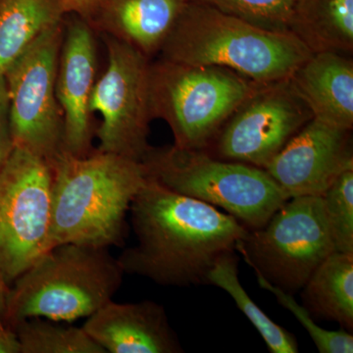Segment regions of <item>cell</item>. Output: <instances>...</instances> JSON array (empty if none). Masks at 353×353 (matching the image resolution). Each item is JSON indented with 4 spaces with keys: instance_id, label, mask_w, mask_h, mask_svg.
I'll return each instance as SVG.
<instances>
[{
    "instance_id": "6da1fadb",
    "label": "cell",
    "mask_w": 353,
    "mask_h": 353,
    "mask_svg": "<svg viewBox=\"0 0 353 353\" xmlns=\"http://www.w3.org/2000/svg\"><path fill=\"white\" fill-rule=\"evenodd\" d=\"M130 211L138 243L121 253L118 262L124 273L164 287L208 285L216 262L236 252L248 231L233 216L150 178Z\"/></svg>"
},
{
    "instance_id": "7a4b0ae2",
    "label": "cell",
    "mask_w": 353,
    "mask_h": 353,
    "mask_svg": "<svg viewBox=\"0 0 353 353\" xmlns=\"http://www.w3.org/2000/svg\"><path fill=\"white\" fill-rule=\"evenodd\" d=\"M50 164V248L62 243L124 245L128 211L148 180L145 165L99 150L82 157L60 152Z\"/></svg>"
},
{
    "instance_id": "3957f363",
    "label": "cell",
    "mask_w": 353,
    "mask_h": 353,
    "mask_svg": "<svg viewBox=\"0 0 353 353\" xmlns=\"http://www.w3.org/2000/svg\"><path fill=\"white\" fill-rule=\"evenodd\" d=\"M162 59L219 67L259 83L289 79L312 55L290 32L262 29L190 0L165 39Z\"/></svg>"
},
{
    "instance_id": "277c9868",
    "label": "cell",
    "mask_w": 353,
    "mask_h": 353,
    "mask_svg": "<svg viewBox=\"0 0 353 353\" xmlns=\"http://www.w3.org/2000/svg\"><path fill=\"white\" fill-rule=\"evenodd\" d=\"M124 271L108 248L62 243L50 248L7 290L4 322L34 317L73 322L112 301Z\"/></svg>"
},
{
    "instance_id": "5b68a950",
    "label": "cell",
    "mask_w": 353,
    "mask_h": 353,
    "mask_svg": "<svg viewBox=\"0 0 353 353\" xmlns=\"http://www.w3.org/2000/svg\"><path fill=\"white\" fill-rule=\"evenodd\" d=\"M141 163L148 178L222 209L248 230L263 227L290 199L264 169L220 159L206 150L150 146Z\"/></svg>"
},
{
    "instance_id": "8992f818",
    "label": "cell",
    "mask_w": 353,
    "mask_h": 353,
    "mask_svg": "<svg viewBox=\"0 0 353 353\" xmlns=\"http://www.w3.org/2000/svg\"><path fill=\"white\" fill-rule=\"evenodd\" d=\"M265 83L230 70L160 59L150 67V110L170 127L174 145L206 150L241 104Z\"/></svg>"
},
{
    "instance_id": "52a82bcc",
    "label": "cell",
    "mask_w": 353,
    "mask_h": 353,
    "mask_svg": "<svg viewBox=\"0 0 353 353\" xmlns=\"http://www.w3.org/2000/svg\"><path fill=\"white\" fill-rule=\"evenodd\" d=\"M236 252L255 276L288 294L299 292L336 252L322 196L290 197L263 227L248 230Z\"/></svg>"
},
{
    "instance_id": "ba28073f",
    "label": "cell",
    "mask_w": 353,
    "mask_h": 353,
    "mask_svg": "<svg viewBox=\"0 0 353 353\" xmlns=\"http://www.w3.org/2000/svg\"><path fill=\"white\" fill-rule=\"evenodd\" d=\"M50 162L15 146L0 170V285L8 290L50 248Z\"/></svg>"
},
{
    "instance_id": "9c48e42d",
    "label": "cell",
    "mask_w": 353,
    "mask_h": 353,
    "mask_svg": "<svg viewBox=\"0 0 353 353\" xmlns=\"http://www.w3.org/2000/svg\"><path fill=\"white\" fill-rule=\"evenodd\" d=\"M63 25L43 32L4 74L14 145L50 163L61 152L63 134L55 87Z\"/></svg>"
},
{
    "instance_id": "30bf717a",
    "label": "cell",
    "mask_w": 353,
    "mask_h": 353,
    "mask_svg": "<svg viewBox=\"0 0 353 353\" xmlns=\"http://www.w3.org/2000/svg\"><path fill=\"white\" fill-rule=\"evenodd\" d=\"M108 64L94 83L90 114L101 122L95 132L99 152L113 153L141 162L148 145L150 110L148 58L124 41L104 34Z\"/></svg>"
},
{
    "instance_id": "8fae6325",
    "label": "cell",
    "mask_w": 353,
    "mask_h": 353,
    "mask_svg": "<svg viewBox=\"0 0 353 353\" xmlns=\"http://www.w3.org/2000/svg\"><path fill=\"white\" fill-rule=\"evenodd\" d=\"M312 118L289 79L265 83L236 109L206 152L264 169Z\"/></svg>"
},
{
    "instance_id": "7c38bea8",
    "label": "cell",
    "mask_w": 353,
    "mask_h": 353,
    "mask_svg": "<svg viewBox=\"0 0 353 353\" xmlns=\"http://www.w3.org/2000/svg\"><path fill=\"white\" fill-rule=\"evenodd\" d=\"M350 132L312 118L264 170L290 199L322 196L343 172L353 168Z\"/></svg>"
},
{
    "instance_id": "4fadbf2b",
    "label": "cell",
    "mask_w": 353,
    "mask_h": 353,
    "mask_svg": "<svg viewBox=\"0 0 353 353\" xmlns=\"http://www.w3.org/2000/svg\"><path fill=\"white\" fill-rule=\"evenodd\" d=\"M97 53L94 32L87 20L74 15L63 34L57 75V97L62 119L61 152L90 155L92 132L90 99L95 83Z\"/></svg>"
},
{
    "instance_id": "5bb4252c",
    "label": "cell",
    "mask_w": 353,
    "mask_h": 353,
    "mask_svg": "<svg viewBox=\"0 0 353 353\" xmlns=\"http://www.w3.org/2000/svg\"><path fill=\"white\" fill-rule=\"evenodd\" d=\"M85 333L109 353H182L161 304L109 301L83 326Z\"/></svg>"
},
{
    "instance_id": "9a60e30c",
    "label": "cell",
    "mask_w": 353,
    "mask_h": 353,
    "mask_svg": "<svg viewBox=\"0 0 353 353\" xmlns=\"http://www.w3.org/2000/svg\"><path fill=\"white\" fill-rule=\"evenodd\" d=\"M289 80L314 119L352 131L353 61L350 55L333 51L312 53Z\"/></svg>"
},
{
    "instance_id": "2e32d148",
    "label": "cell",
    "mask_w": 353,
    "mask_h": 353,
    "mask_svg": "<svg viewBox=\"0 0 353 353\" xmlns=\"http://www.w3.org/2000/svg\"><path fill=\"white\" fill-rule=\"evenodd\" d=\"M190 0H103L94 18L103 34L124 41L146 57L161 50Z\"/></svg>"
},
{
    "instance_id": "e0dca14e",
    "label": "cell",
    "mask_w": 353,
    "mask_h": 353,
    "mask_svg": "<svg viewBox=\"0 0 353 353\" xmlns=\"http://www.w3.org/2000/svg\"><path fill=\"white\" fill-rule=\"evenodd\" d=\"M301 290L303 305L313 317L352 333L353 253H331Z\"/></svg>"
},
{
    "instance_id": "ac0fdd59",
    "label": "cell",
    "mask_w": 353,
    "mask_h": 353,
    "mask_svg": "<svg viewBox=\"0 0 353 353\" xmlns=\"http://www.w3.org/2000/svg\"><path fill=\"white\" fill-rule=\"evenodd\" d=\"M290 32L311 52L353 50V0H296Z\"/></svg>"
},
{
    "instance_id": "d6986e66",
    "label": "cell",
    "mask_w": 353,
    "mask_h": 353,
    "mask_svg": "<svg viewBox=\"0 0 353 353\" xmlns=\"http://www.w3.org/2000/svg\"><path fill=\"white\" fill-rule=\"evenodd\" d=\"M65 15L60 0H0V74Z\"/></svg>"
},
{
    "instance_id": "ffe728a7",
    "label": "cell",
    "mask_w": 353,
    "mask_h": 353,
    "mask_svg": "<svg viewBox=\"0 0 353 353\" xmlns=\"http://www.w3.org/2000/svg\"><path fill=\"white\" fill-rule=\"evenodd\" d=\"M208 285L225 290L234 303L259 331L271 353L299 352L296 336L273 321L252 301L239 279V259L236 253L229 252L221 256L208 276Z\"/></svg>"
},
{
    "instance_id": "44dd1931",
    "label": "cell",
    "mask_w": 353,
    "mask_h": 353,
    "mask_svg": "<svg viewBox=\"0 0 353 353\" xmlns=\"http://www.w3.org/2000/svg\"><path fill=\"white\" fill-rule=\"evenodd\" d=\"M12 330L20 341L21 353H108L83 327L34 317L17 323Z\"/></svg>"
},
{
    "instance_id": "7402d4cb",
    "label": "cell",
    "mask_w": 353,
    "mask_h": 353,
    "mask_svg": "<svg viewBox=\"0 0 353 353\" xmlns=\"http://www.w3.org/2000/svg\"><path fill=\"white\" fill-rule=\"evenodd\" d=\"M322 199L334 250L353 253V168L343 172Z\"/></svg>"
},
{
    "instance_id": "603a6c76",
    "label": "cell",
    "mask_w": 353,
    "mask_h": 353,
    "mask_svg": "<svg viewBox=\"0 0 353 353\" xmlns=\"http://www.w3.org/2000/svg\"><path fill=\"white\" fill-rule=\"evenodd\" d=\"M262 29L290 32L296 0H199Z\"/></svg>"
},
{
    "instance_id": "cb8c5ba5",
    "label": "cell",
    "mask_w": 353,
    "mask_h": 353,
    "mask_svg": "<svg viewBox=\"0 0 353 353\" xmlns=\"http://www.w3.org/2000/svg\"><path fill=\"white\" fill-rule=\"evenodd\" d=\"M257 283L261 289L271 292L277 299L278 303L289 310L299 320L301 326L306 330L316 348L320 353H352V333L340 329L338 331H330L318 326L314 317L309 313L303 304L297 303L294 296L275 285L269 284L260 276H256Z\"/></svg>"
},
{
    "instance_id": "d4e9b609",
    "label": "cell",
    "mask_w": 353,
    "mask_h": 353,
    "mask_svg": "<svg viewBox=\"0 0 353 353\" xmlns=\"http://www.w3.org/2000/svg\"><path fill=\"white\" fill-rule=\"evenodd\" d=\"M14 141L9 116V101L6 77L0 74V170L13 152Z\"/></svg>"
},
{
    "instance_id": "484cf974",
    "label": "cell",
    "mask_w": 353,
    "mask_h": 353,
    "mask_svg": "<svg viewBox=\"0 0 353 353\" xmlns=\"http://www.w3.org/2000/svg\"><path fill=\"white\" fill-rule=\"evenodd\" d=\"M65 13L79 16L90 22L103 0H60Z\"/></svg>"
},
{
    "instance_id": "4316f807",
    "label": "cell",
    "mask_w": 353,
    "mask_h": 353,
    "mask_svg": "<svg viewBox=\"0 0 353 353\" xmlns=\"http://www.w3.org/2000/svg\"><path fill=\"white\" fill-rule=\"evenodd\" d=\"M0 353H21L17 334L9 327L0 328Z\"/></svg>"
},
{
    "instance_id": "83f0119b",
    "label": "cell",
    "mask_w": 353,
    "mask_h": 353,
    "mask_svg": "<svg viewBox=\"0 0 353 353\" xmlns=\"http://www.w3.org/2000/svg\"><path fill=\"white\" fill-rule=\"evenodd\" d=\"M6 294L7 290L0 285V328L6 327L4 316H6Z\"/></svg>"
}]
</instances>
